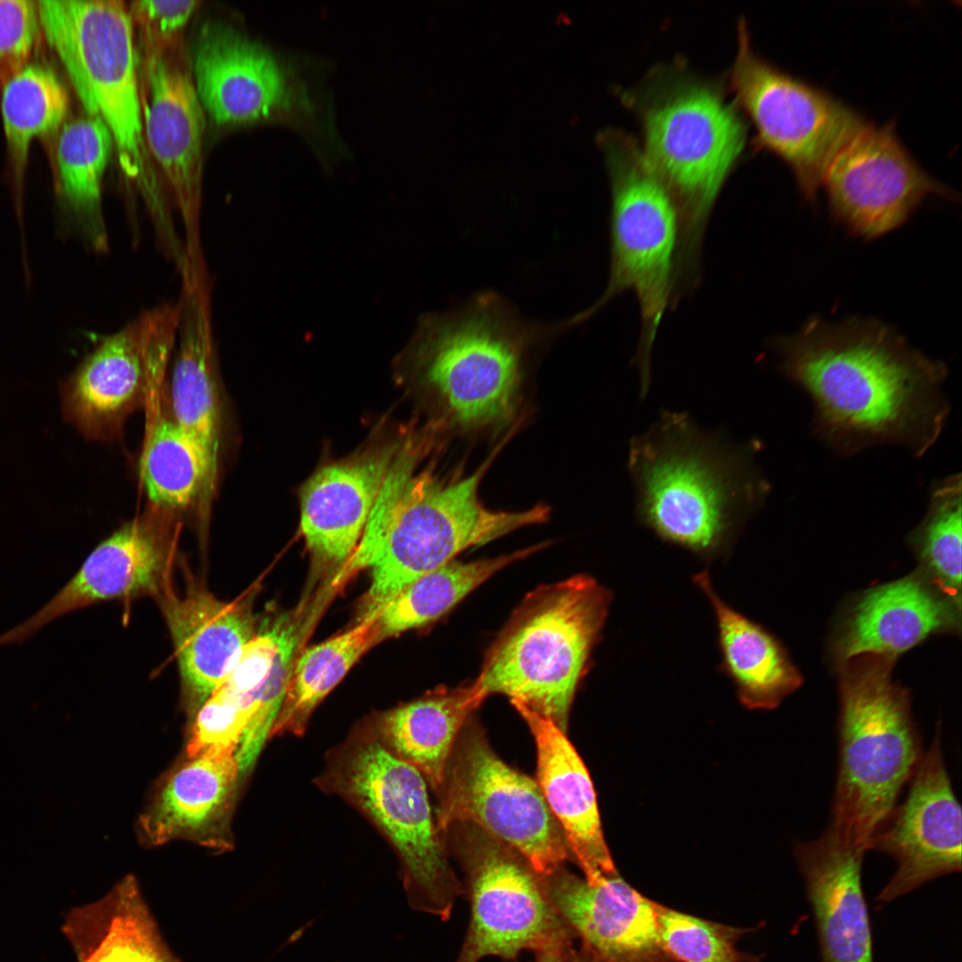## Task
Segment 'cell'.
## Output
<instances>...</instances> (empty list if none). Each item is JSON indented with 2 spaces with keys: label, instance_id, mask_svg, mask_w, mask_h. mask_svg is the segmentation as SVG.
I'll use <instances>...</instances> for the list:
<instances>
[{
  "label": "cell",
  "instance_id": "cell-1",
  "mask_svg": "<svg viewBox=\"0 0 962 962\" xmlns=\"http://www.w3.org/2000/svg\"><path fill=\"white\" fill-rule=\"evenodd\" d=\"M777 346L781 370L812 401L818 434L839 452L889 443L921 456L941 434L947 367L883 323L811 321Z\"/></svg>",
  "mask_w": 962,
  "mask_h": 962
},
{
  "label": "cell",
  "instance_id": "cell-2",
  "mask_svg": "<svg viewBox=\"0 0 962 962\" xmlns=\"http://www.w3.org/2000/svg\"><path fill=\"white\" fill-rule=\"evenodd\" d=\"M759 449L757 441L735 444L700 428L687 412L664 411L629 443L637 520L701 558L726 554L770 491Z\"/></svg>",
  "mask_w": 962,
  "mask_h": 962
},
{
  "label": "cell",
  "instance_id": "cell-3",
  "mask_svg": "<svg viewBox=\"0 0 962 962\" xmlns=\"http://www.w3.org/2000/svg\"><path fill=\"white\" fill-rule=\"evenodd\" d=\"M417 456L412 443L399 449L355 551L333 577L337 586L371 567L361 621L460 552L548 519L543 505L520 512L485 508L477 490L486 464L465 478L440 484L428 473H414Z\"/></svg>",
  "mask_w": 962,
  "mask_h": 962
},
{
  "label": "cell",
  "instance_id": "cell-4",
  "mask_svg": "<svg viewBox=\"0 0 962 962\" xmlns=\"http://www.w3.org/2000/svg\"><path fill=\"white\" fill-rule=\"evenodd\" d=\"M570 329L568 318L527 319L505 297L489 290L449 310L423 314L412 350L456 426L496 428L514 415L532 354Z\"/></svg>",
  "mask_w": 962,
  "mask_h": 962
},
{
  "label": "cell",
  "instance_id": "cell-5",
  "mask_svg": "<svg viewBox=\"0 0 962 962\" xmlns=\"http://www.w3.org/2000/svg\"><path fill=\"white\" fill-rule=\"evenodd\" d=\"M612 593L580 574L527 594L472 682L484 699L510 698L517 712L566 732L578 685L605 625Z\"/></svg>",
  "mask_w": 962,
  "mask_h": 962
},
{
  "label": "cell",
  "instance_id": "cell-6",
  "mask_svg": "<svg viewBox=\"0 0 962 962\" xmlns=\"http://www.w3.org/2000/svg\"><path fill=\"white\" fill-rule=\"evenodd\" d=\"M611 188L609 275L601 296L569 317L573 328L587 322L617 296L631 291L639 304L641 330L632 363L640 374V396L651 382V352L665 312L677 304L681 216L676 203L626 135L603 130Z\"/></svg>",
  "mask_w": 962,
  "mask_h": 962
},
{
  "label": "cell",
  "instance_id": "cell-7",
  "mask_svg": "<svg viewBox=\"0 0 962 962\" xmlns=\"http://www.w3.org/2000/svg\"><path fill=\"white\" fill-rule=\"evenodd\" d=\"M314 783L355 807L390 844L410 907L449 919L463 889L420 772L388 751L365 719L327 752Z\"/></svg>",
  "mask_w": 962,
  "mask_h": 962
},
{
  "label": "cell",
  "instance_id": "cell-8",
  "mask_svg": "<svg viewBox=\"0 0 962 962\" xmlns=\"http://www.w3.org/2000/svg\"><path fill=\"white\" fill-rule=\"evenodd\" d=\"M40 24L87 115L110 129L119 166L159 232L173 227L146 145L134 29L122 1H39Z\"/></svg>",
  "mask_w": 962,
  "mask_h": 962
},
{
  "label": "cell",
  "instance_id": "cell-9",
  "mask_svg": "<svg viewBox=\"0 0 962 962\" xmlns=\"http://www.w3.org/2000/svg\"><path fill=\"white\" fill-rule=\"evenodd\" d=\"M838 735L829 828L868 851L923 755L909 698L884 667H866L844 678Z\"/></svg>",
  "mask_w": 962,
  "mask_h": 962
},
{
  "label": "cell",
  "instance_id": "cell-10",
  "mask_svg": "<svg viewBox=\"0 0 962 962\" xmlns=\"http://www.w3.org/2000/svg\"><path fill=\"white\" fill-rule=\"evenodd\" d=\"M641 122L642 155L680 213L681 271L697 277L709 217L745 144L744 122L715 89L689 80L648 102Z\"/></svg>",
  "mask_w": 962,
  "mask_h": 962
},
{
  "label": "cell",
  "instance_id": "cell-11",
  "mask_svg": "<svg viewBox=\"0 0 962 962\" xmlns=\"http://www.w3.org/2000/svg\"><path fill=\"white\" fill-rule=\"evenodd\" d=\"M436 825L472 824L519 853L541 876L573 860L536 782L506 764L485 734L465 724L451 754Z\"/></svg>",
  "mask_w": 962,
  "mask_h": 962
},
{
  "label": "cell",
  "instance_id": "cell-12",
  "mask_svg": "<svg viewBox=\"0 0 962 962\" xmlns=\"http://www.w3.org/2000/svg\"><path fill=\"white\" fill-rule=\"evenodd\" d=\"M738 36L730 86L755 126L756 143L781 158L804 198L814 201L835 156L868 122L841 101L759 57L744 20Z\"/></svg>",
  "mask_w": 962,
  "mask_h": 962
},
{
  "label": "cell",
  "instance_id": "cell-13",
  "mask_svg": "<svg viewBox=\"0 0 962 962\" xmlns=\"http://www.w3.org/2000/svg\"><path fill=\"white\" fill-rule=\"evenodd\" d=\"M470 920L455 962L487 956L516 960L523 950L575 941L542 877L515 850L472 824H458ZM455 826V825H454Z\"/></svg>",
  "mask_w": 962,
  "mask_h": 962
},
{
  "label": "cell",
  "instance_id": "cell-14",
  "mask_svg": "<svg viewBox=\"0 0 962 962\" xmlns=\"http://www.w3.org/2000/svg\"><path fill=\"white\" fill-rule=\"evenodd\" d=\"M182 519L147 505L100 542L42 607L0 634V646L26 641L61 616L102 601L151 596L172 585Z\"/></svg>",
  "mask_w": 962,
  "mask_h": 962
},
{
  "label": "cell",
  "instance_id": "cell-15",
  "mask_svg": "<svg viewBox=\"0 0 962 962\" xmlns=\"http://www.w3.org/2000/svg\"><path fill=\"white\" fill-rule=\"evenodd\" d=\"M191 68L200 102L218 124L294 120L313 110L292 70L262 43L225 22L200 27Z\"/></svg>",
  "mask_w": 962,
  "mask_h": 962
},
{
  "label": "cell",
  "instance_id": "cell-16",
  "mask_svg": "<svg viewBox=\"0 0 962 962\" xmlns=\"http://www.w3.org/2000/svg\"><path fill=\"white\" fill-rule=\"evenodd\" d=\"M822 185L835 216L867 239L900 226L926 196L953 195L915 161L893 122H868L835 156Z\"/></svg>",
  "mask_w": 962,
  "mask_h": 962
},
{
  "label": "cell",
  "instance_id": "cell-17",
  "mask_svg": "<svg viewBox=\"0 0 962 962\" xmlns=\"http://www.w3.org/2000/svg\"><path fill=\"white\" fill-rule=\"evenodd\" d=\"M180 305L149 310L105 338L68 380L64 410L87 437L113 439L144 404L155 359L174 345Z\"/></svg>",
  "mask_w": 962,
  "mask_h": 962
},
{
  "label": "cell",
  "instance_id": "cell-18",
  "mask_svg": "<svg viewBox=\"0 0 962 962\" xmlns=\"http://www.w3.org/2000/svg\"><path fill=\"white\" fill-rule=\"evenodd\" d=\"M905 801L875 831L870 849L890 855L896 870L876 901L890 902L961 869V808L936 731L912 777Z\"/></svg>",
  "mask_w": 962,
  "mask_h": 962
},
{
  "label": "cell",
  "instance_id": "cell-19",
  "mask_svg": "<svg viewBox=\"0 0 962 962\" xmlns=\"http://www.w3.org/2000/svg\"><path fill=\"white\" fill-rule=\"evenodd\" d=\"M143 133L175 200L185 231V258L202 262L200 213L205 110L183 43L143 68Z\"/></svg>",
  "mask_w": 962,
  "mask_h": 962
},
{
  "label": "cell",
  "instance_id": "cell-20",
  "mask_svg": "<svg viewBox=\"0 0 962 962\" xmlns=\"http://www.w3.org/2000/svg\"><path fill=\"white\" fill-rule=\"evenodd\" d=\"M179 346L167 397L172 415L200 464L202 485L197 509L206 536L216 493L222 453V407L210 304L205 274L183 280Z\"/></svg>",
  "mask_w": 962,
  "mask_h": 962
},
{
  "label": "cell",
  "instance_id": "cell-21",
  "mask_svg": "<svg viewBox=\"0 0 962 962\" xmlns=\"http://www.w3.org/2000/svg\"><path fill=\"white\" fill-rule=\"evenodd\" d=\"M581 946L603 962H672L659 939L658 903L617 874L591 884L563 866L542 876Z\"/></svg>",
  "mask_w": 962,
  "mask_h": 962
},
{
  "label": "cell",
  "instance_id": "cell-22",
  "mask_svg": "<svg viewBox=\"0 0 962 962\" xmlns=\"http://www.w3.org/2000/svg\"><path fill=\"white\" fill-rule=\"evenodd\" d=\"M156 601L173 640L187 706L195 714L256 634L249 599L220 600L190 578L183 593L171 586Z\"/></svg>",
  "mask_w": 962,
  "mask_h": 962
},
{
  "label": "cell",
  "instance_id": "cell-23",
  "mask_svg": "<svg viewBox=\"0 0 962 962\" xmlns=\"http://www.w3.org/2000/svg\"><path fill=\"white\" fill-rule=\"evenodd\" d=\"M866 851L831 828L798 843L795 858L811 908L820 962H874L870 917L861 884Z\"/></svg>",
  "mask_w": 962,
  "mask_h": 962
},
{
  "label": "cell",
  "instance_id": "cell-24",
  "mask_svg": "<svg viewBox=\"0 0 962 962\" xmlns=\"http://www.w3.org/2000/svg\"><path fill=\"white\" fill-rule=\"evenodd\" d=\"M398 451L392 445L327 465L303 485L300 526L316 561L338 571L351 557Z\"/></svg>",
  "mask_w": 962,
  "mask_h": 962
},
{
  "label": "cell",
  "instance_id": "cell-25",
  "mask_svg": "<svg viewBox=\"0 0 962 962\" xmlns=\"http://www.w3.org/2000/svg\"><path fill=\"white\" fill-rule=\"evenodd\" d=\"M176 768L140 818L150 844L190 840L217 850L232 847L229 822L240 783L234 755L204 754Z\"/></svg>",
  "mask_w": 962,
  "mask_h": 962
},
{
  "label": "cell",
  "instance_id": "cell-26",
  "mask_svg": "<svg viewBox=\"0 0 962 962\" xmlns=\"http://www.w3.org/2000/svg\"><path fill=\"white\" fill-rule=\"evenodd\" d=\"M521 716L536 745V782L573 860L591 884L617 874L603 836L594 787L582 758L554 723L533 714Z\"/></svg>",
  "mask_w": 962,
  "mask_h": 962
},
{
  "label": "cell",
  "instance_id": "cell-27",
  "mask_svg": "<svg viewBox=\"0 0 962 962\" xmlns=\"http://www.w3.org/2000/svg\"><path fill=\"white\" fill-rule=\"evenodd\" d=\"M484 700L473 683L441 688L366 720L380 743L439 793L457 738Z\"/></svg>",
  "mask_w": 962,
  "mask_h": 962
},
{
  "label": "cell",
  "instance_id": "cell-28",
  "mask_svg": "<svg viewBox=\"0 0 962 962\" xmlns=\"http://www.w3.org/2000/svg\"><path fill=\"white\" fill-rule=\"evenodd\" d=\"M946 599L916 577L879 586L858 601L840 639L842 658L866 654L894 656L954 624Z\"/></svg>",
  "mask_w": 962,
  "mask_h": 962
},
{
  "label": "cell",
  "instance_id": "cell-29",
  "mask_svg": "<svg viewBox=\"0 0 962 962\" xmlns=\"http://www.w3.org/2000/svg\"><path fill=\"white\" fill-rule=\"evenodd\" d=\"M62 929L77 962H180L133 876L100 900L72 909Z\"/></svg>",
  "mask_w": 962,
  "mask_h": 962
},
{
  "label": "cell",
  "instance_id": "cell-30",
  "mask_svg": "<svg viewBox=\"0 0 962 962\" xmlns=\"http://www.w3.org/2000/svg\"><path fill=\"white\" fill-rule=\"evenodd\" d=\"M692 581L713 610L720 670L734 684L742 705L749 709L778 706L801 682L780 644L718 595L708 570L696 574Z\"/></svg>",
  "mask_w": 962,
  "mask_h": 962
},
{
  "label": "cell",
  "instance_id": "cell-31",
  "mask_svg": "<svg viewBox=\"0 0 962 962\" xmlns=\"http://www.w3.org/2000/svg\"><path fill=\"white\" fill-rule=\"evenodd\" d=\"M166 373L167 370L157 369L151 374L143 404L139 473L148 505L182 519L192 510L197 513L202 473L192 446L172 415Z\"/></svg>",
  "mask_w": 962,
  "mask_h": 962
},
{
  "label": "cell",
  "instance_id": "cell-32",
  "mask_svg": "<svg viewBox=\"0 0 962 962\" xmlns=\"http://www.w3.org/2000/svg\"><path fill=\"white\" fill-rule=\"evenodd\" d=\"M110 129L100 115L66 123L60 133L57 163L62 199L91 247L107 248L102 211V182L113 147Z\"/></svg>",
  "mask_w": 962,
  "mask_h": 962
},
{
  "label": "cell",
  "instance_id": "cell-33",
  "mask_svg": "<svg viewBox=\"0 0 962 962\" xmlns=\"http://www.w3.org/2000/svg\"><path fill=\"white\" fill-rule=\"evenodd\" d=\"M376 616L346 632L305 650L296 659L270 738L301 737L319 703L371 647L380 641Z\"/></svg>",
  "mask_w": 962,
  "mask_h": 962
},
{
  "label": "cell",
  "instance_id": "cell-34",
  "mask_svg": "<svg viewBox=\"0 0 962 962\" xmlns=\"http://www.w3.org/2000/svg\"><path fill=\"white\" fill-rule=\"evenodd\" d=\"M536 549L467 563L452 560L419 577L376 614L381 640L438 618L499 570Z\"/></svg>",
  "mask_w": 962,
  "mask_h": 962
},
{
  "label": "cell",
  "instance_id": "cell-35",
  "mask_svg": "<svg viewBox=\"0 0 962 962\" xmlns=\"http://www.w3.org/2000/svg\"><path fill=\"white\" fill-rule=\"evenodd\" d=\"M68 108L65 86L45 65L28 63L5 81L1 112L17 179L25 170L32 141L59 128Z\"/></svg>",
  "mask_w": 962,
  "mask_h": 962
},
{
  "label": "cell",
  "instance_id": "cell-36",
  "mask_svg": "<svg viewBox=\"0 0 962 962\" xmlns=\"http://www.w3.org/2000/svg\"><path fill=\"white\" fill-rule=\"evenodd\" d=\"M922 558L944 587L959 595L961 584V477L933 486L925 520L916 532Z\"/></svg>",
  "mask_w": 962,
  "mask_h": 962
},
{
  "label": "cell",
  "instance_id": "cell-37",
  "mask_svg": "<svg viewBox=\"0 0 962 962\" xmlns=\"http://www.w3.org/2000/svg\"><path fill=\"white\" fill-rule=\"evenodd\" d=\"M660 944L672 962H761V955L742 952L737 942L758 927L716 923L658 905Z\"/></svg>",
  "mask_w": 962,
  "mask_h": 962
},
{
  "label": "cell",
  "instance_id": "cell-38",
  "mask_svg": "<svg viewBox=\"0 0 962 962\" xmlns=\"http://www.w3.org/2000/svg\"><path fill=\"white\" fill-rule=\"evenodd\" d=\"M256 708L254 697L239 694L222 684L195 713L186 747L187 757L235 755L243 730Z\"/></svg>",
  "mask_w": 962,
  "mask_h": 962
},
{
  "label": "cell",
  "instance_id": "cell-39",
  "mask_svg": "<svg viewBox=\"0 0 962 962\" xmlns=\"http://www.w3.org/2000/svg\"><path fill=\"white\" fill-rule=\"evenodd\" d=\"M199 0H135L128 7L143 53V68L182 43L181 34L200 4Z\"/></svg>",
  "mask_w": 962,
  "mask_h": 962
},
{
  "label": "cell",
  "instance_id": "cell-40",
  "mask_svg": "<svg viewBox=\"0 0 962 962\" xmlns=\"http://www.w3.org/2000/svg\"><path fill=\"white\" fill-rule=\"evenodd\" d=\"M39 24L37 3L0 0V77L5 81L28 64Z\"/></svg>",
  "mask_w": 962,
  "mask_h": 962
},
{
  "label": "cell",
  "instance_id": "cell-41",
  "mask_svg": "<svg viewBox=\"0 0 962 962\" xmlns=\"http://www.w3.org/2000/svg\"><path fill=\"white\" fill-rule=\"evenodd\" d=\"M574 941L559 942L540 949L535 953V962H576Z\"/></svg>",
  "mask_w": 962,
  "mask_h": 962
},
{
  "label": "cell",
  "instance_id": "cell-42",
  "mask_svg": "<svg viewBox=\"0 0 962 962\" xmlns=\"http://www.w3.org/2000/svg\"><path fill=\"white\" fill-rule=\"evenodd\" d=\"M575 960L576 962H602L583 948L577 949Z\"/></svg>",
  "mask_w": 962,
  "mask_h": 962
}]
</instances>
